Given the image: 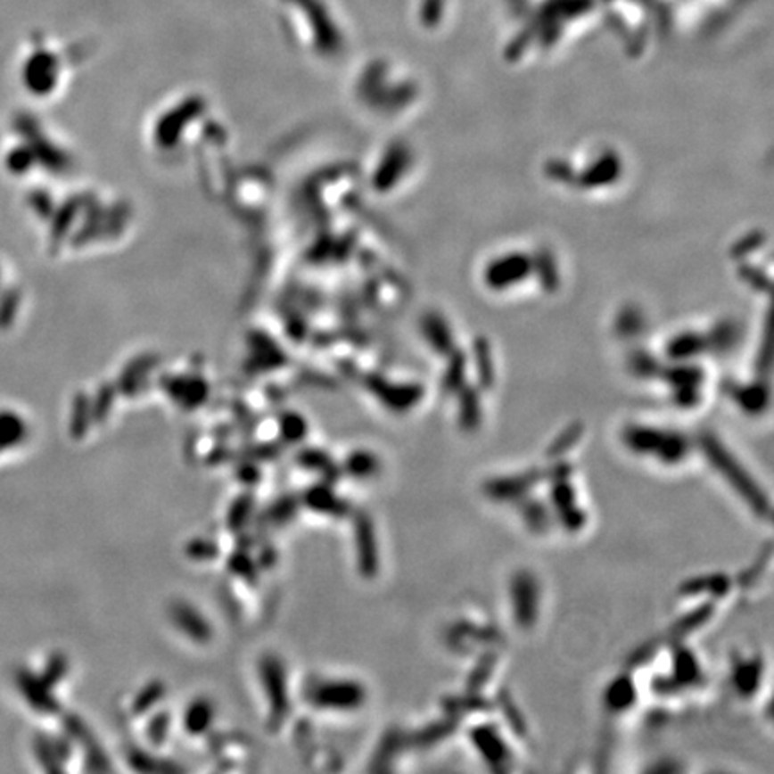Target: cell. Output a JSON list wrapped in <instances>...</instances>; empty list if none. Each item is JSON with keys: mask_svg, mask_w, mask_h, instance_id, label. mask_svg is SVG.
Wrapping results in <instances>:
<instances>
[{"mask_svg": "<svg viewBox=\"0 0 774 774\" xmlns=\"http://www.w3.org/2000/svg\"><path fill=\"white\" fill-rule=\"evenodd\" d=\"M770 552H772L770 543H767V545L763 547L762 554L756 557V561H754L747 570H744V572L738 575V583H740V587L745 589V587H753V585L756 583V580L760 579V575L763 573V570H765L769 559H770Z\"/></svg>", "mask_w": 774, "mask_h": 774, "instance_id": "8d00e7d4", "label": "cell"}, {"mask_svg": "<svg viewBox=\"0 0 774 774\" xmlns=\"http://www.w3.org/2000/svg\"><path fill=\"white\" fill-rule=\"evenodd\" d=\"M583 431H585V427H583V424H579V422H575V424H572V425H568L550 445H548V449H547V457L548 459H561L564 454H568L577 443H579V440H580V436H583Z\"/></svg>", "mask_w": 774, "mask_h": 774, "instance_id": "4316f807", "label": "cell"}, {"mask_svg": "<svg viewBox=\"0 0 774 774\" xmlns=\"http://www.w3.org/2000/svg\"><path fill=\"white\" fill-rule=\"evenodd\" d=\"M409 745L408 735L402 733L400 729H390L385 731L383 737L380 738L376 751L371 758V765L369 769L375 772H383L390 770L397 760V756Z\"/></svg>", "mask_w": 774, "mask_h": 774, "instance_id": "7c38bea8", "label": "cell"}, {"mask_svg": "<svg viewBox=\"0 0 774 774\" xmlns=\"http://www.w3.org/2000/svg\"><path fill=\"white\" fill-rule=\"evenodd\" d=\"M495 703H497L498 710L502 712V715H504L507 726L511 728V731H513L516 737H522V738H523V737L527 735V722H525V719H523L522 710H520L518 704L515 703V697L511 696V692H509L507 688H500V690L497 692Z\"/></svg>", "mask_w": 774, "mask_h": 774, "instance_id": "cb8c5ba5", "label": "cell"}, {"mask_svg": "<svg viewBox=\"0 0 774 774\" xmlns=\"http://www.w3.org/2000/svg\"><path fill=\"white\" fill-rule=\"evenodd\" d=\"M380 470L378 457L369 450H355L344 461L346 475L353 479H369Z\"/></svg>", "mask_w": 774, "mask_h": 774, "instance_id": "d4e9b609", "label": "cell"}, {"mask_svg": "<svg viewBox=\"0 0 774 774\" xmlns=\"http://www.w3.org/2000/svg\"><path fill=\"white\" fill-rule=\"evenodd\" d=\"M545 481V468H534L527 470L520 475H506V477H495L484 482L482 491L490 500L495 502H518L538 484Z\"/></svg>", "mask_w": 774, "mask_h": 774, "instance_id": "8992f818", "label": "cell"}, {"mask_svg": "<svg viewBox=\"0 0 774 774\" xmlns=\"http://www.w3.org/2000/svg\"><path fill=\"white\" fill-rule=\"evenodd\" d=\"M520 502V515L522 520L525 522V525L536 532V534H543L550 529L552 518H550V511L548 507L538 500V498H522Z\"/></svg>", "mask_w": 774, "mask_h": 774, "instance_id": "7402d4cb", "label": "cell"}, {"mask_svg": "<svg viewBox=\"0 0 774 774\" xmlns=\"http://www.w3.org/2000/svg\"><path fill=\"white\" fill-rule=\"evenodd\" d=\"M504 640V637L498 633V630L490 628V626H479L468 621H459L456 622L447 635V642L450 647H454L456 651L463 653V647L470 642L473 644H482V646H497Z\"/></svg>", "mask_w": 774, "mask_h": 774, "instance_id": "9c48e42d", "label": "cell"}, {"mask_svg": "<svg viewBox=\"0 0 774 774\" xmlns=\"http://www.w3.org/2000/svg\"><path fill=\"white\" fill-rule=\"evenodd\" d=\"M737 400L747 413H753V415L762 413L767 406V391L763 390L762 385L760 387L753 385V387H747V390H742L737 395Z\"/></svg>", "mask_w": 774, "mask_h": 774, "instance_id": "e575fe53", "label": "cell"}, {"mask_svg": "<svg viewBox=\"0 0 774 774\" xmlns=\"http://www.w3.org/2000/svg\"><path fill=\"white\" fill-rule=\"evenodd\" d=\"M441 708L447 715H454V717H461L465 713H475V712H488L493 708V703L490 699H486L484 696H481L479 692L473 690H466L465 694H456V696H449L441 701Z\"/></svg>", "mask_w": 774, "mask_h": 774, "instance_id": "ffe728a7", "label": "cell"}, {"mask_svg": "<svg viewBox=\"0 0 774 774\" xmlns=\"http://www.w3.org/2000/svg\"><path fill=\"white\" fill-rule=\"evenodd\" d=\"M699 447L704 452L710 465L724 477V481L742 497V500L760 518H769L770 504L762 488L744 470V466L728 452V449L710 432L699 436Z\"/></svg>", "mask_w": 774, "mask_h": 774, "instance_id": "6da1fadb", "label": "cell"}, {"mask_svg": "<svg viewBox=\"0 0 774 774\" xmlns=\"http://www.w3.org/2000/svg\"><path fill=\"white\" fill-rule=\"evenodd\" d=\"M671 678L678 685V688H688L694 685H699L703 681L701 665L696 658V655L687 647H676L674 658H672V674Z\"/></svg>", "mask_w": 774, "mask_h": 774, "instance_id": "5bb4252c", "label": "cell"}, {"mask_svg": "<svg viewBox=\"0 0 774 774\" xmlns=\"http://www.w3.org/2000/svg\"><path fill=\"white\" fill-rule=\"evenodd\" d=\"M214 713H216V708H214L212 701L200 697L196 701H192L188 704V708L185 710L183 726L190 735H202L210 728V724L214 720Z\"/></svg>", "mask_w": 774, "mask_h": 774, "instance_id": "44dd1931", "label": "cell"}, {"mask_svg": "<svg viewBox=\"0 0 774 774\" xmlns=\"http://www.w3.org/2000/svg\"><path fill=\"white\" fill-rule=\"evenodd\" d=\"M763 674V662L762 658H751V660H738L733 665L731 681L740 697H753L756 690L760 688Z\"/></svg>", "mask_w": 774, "mask_h": 774, "instance_id": "4fadbf2b", "label": "cell"}, {"mask_svg": "<svg viewBox=\"0 0 774 774\" xmlns=\"http://www.w3.org/2000/svg\"><path fill=\"white\" fill-rule=\"evenodd\" d=\"M278 449L276 447H273V445H262V447H257V449H253V450H250V459H253V461H259V459H271V457H275V456H278Z\"/></svg>", "mask_w": 774, "mask_h": 774, "instance_id": "ee69618b", "label": "cell"}, {"mask_svg": "<svg viewBox=\"0 0 774 774\" xmlns=\"http://www.w3.org/2000/svg\"><path fill=\"white\" fill-rule=\"evenodd\" d=\"M169 728H170V717H169V713H167V712H160V713H156V715L149 720V724H147V731H145L147 740H149L152 745L160 747V745L165 742L167 735H169Z\"/></svg>", "mask_w": 774, "mask_h": 774, "instance_id": "74e56055", "label": "cell"}, {"mask_svg": "<svg viewBox=\"0 0 774 774\" xmlns=\"http://www.w3.org/2000/svg\"><path fill=\"white\" fill-rule=\"evenodd\" d=\"M228 568L241 579L248 580V583H255L259 579V564L248 556L246 550L235 552L228 561Z\"/></svg>", "mask_w": 774, "mask_h": 774, "instance_id": "1f68e13d", "label": "cell"}, {"mask_svg": "<svg viewBox=\"0 0 774 774\" xmlns=\"http://www.w3.org/2000/svg\"><path fill=\"white\" fill-rule=\"evenodd\" d=\"M353 539L357 550V566L362 577L373 579L378 573L380 559H378V545L373 520L367 513L358 511L353 516Z\"/></svg>", "mask_w": 774, "mask_h": 774, "instance_id": "52a82bcc", "label": "cell"}, {"mask_svg": "<svg viewBox=\"0 0 774 774\" xmlns=\"http://www.w3.org/2000/svg\"><path fill=\"white\" fill-rule=\"evenodd\" d=\"M635 701H637V688L631 676L628 674L617 676L605 692V703L615 713L626 712L635 704Z\"/></svg>", "mask_w": 774, "mask_h": 774, "instance_id": "ac0fdd59", "label": "cell"}, {"mask_svg": "<svg viewBox=\"0 0 774 774\" xmlns=\"http://www.w3.org/2000/svg\"><path fill=\"white\" fill-rule=\"evenodd\" d=\"M497 658L498 656L493 651H486L479 656L477 663L473 665V669L470 671V674L466 678V690L479 692L491 679V674L497 667Z\"/></svg>", "mask_w": 774, "mask_h": 774, "instance_id": "484cf974", "label": "cell"}, {"mask_svg": "<svg viewBox=\"0 0 774 774\" xmlns=\"http://www.w3.org/2000/svg\"><path fill=\"white\" fill-rule=\"evenodd\" d=\"M298 506H300L298 498H294V497H284V498L276 500L268 509L266 516H268V520L273 525H284V523H287V522H291L294 518V515L298 511Z\"/></svg>", "mask_w": 774, "mask_h": 774, "instance_id": "d6a6232c", "label": "cell"}, {"mask_svg": "<svg viewBox=\"0 0 774 774\" xmlns=\"http://www.w3.org/2000/svg\"><path fill=\"white\" fill-rule=\"evenodd\" d=\"M280 432L285 443L296 445L307 436V424L298 415H285L280 422Z\"/></svg>", "mask_w": 774, "mask_h": 774, "instance_id": "d590c367", "label": "cell"}, {"mask_svg": "<svg viewBox=\"0 0 774 774\" xmlns=\"http://www.w3.org/2000/svg\"><path fill=\"white\" fill-rule=\"evenodd\" d=\"M482 420V413H481V404H479V397L475 391L466 390L461 397V409H459V424L463 427V431L466 432H473L479 429Z\"/></svg>", "mask_w": 774, "mask_h": 774, "instance_id": "83f0119b", "label": "cell"}, {"mask_svg": "<svg viewBox=\"0 0 774 774\" xmlns=\"http://www.w3.org/2000/svg\"><path fill=\"white\" fill-rule=\"evenodd\" d=\"M653 690L656 694H662V696H671V694L679 692L678 685L674 683V679L671 676H658V678H655L653 679Z\"/></svg>", "mask_w": 774, "mask_h": 774, "instance_id": "7bdbcfd3", "label": "cell"}, {"mask_svg": "<svg viewBox=\"0 0 774 774\" xmlns=\"http://www.w3.org/2000/svg\"><path fill=\"white\" fill-rule=\"evenodd\" d=\"M237 477L241 482L251 486V484H257L260 481V470L257 468L255 463H244L243 466H239Z\"/></svg>", "mask_w": 774, "mask_h": 774, "instance_id": "b9f144b4", "label": "cell"}, {"mask_svg": "<svg viewBox=\"0 0 774 774\" xmlns=\"http://www.w3.org/2000/svg\"><path fill=\"white\" fill-rule=\"evenodd\" d=\"M713 612H715V606L712 603H704V605L696 606L694 610H690L688 613H685L681 619L676 621V624L669 631V640L674 644L681 642L683 638L692 635L696 630L703 628L712 619Z\"/></svg>", "mask_w": 774, "mask_h": 774, "instance_id": "d6986e66", "label": "cell"}, {"mask_svg": "<svg viewBox=\"0 0 774 774\" xmlns=\"http://www.w3.org/2000/svg\"><path fill=\"white\" fill-rule=\"evenodd\" d=\"M509 597L513 619L522 630H531L539 615V585L529 570H520L511 577Z\"/></svg>", "mask_w": 774, "mask_h": 774, "instance_id": "5b68a950", "label": "cell"}, {"mask_svg": "<svg viewBox=\"0 0 774 774\" xmlns=\"http://www.w3.org/2000/svg\"><path fill=\"white\" fill-rule=\"evenodd\" d=\"M470 740L475 745L477 753L482 760L497 772H504L511 767L513 754L500 737L497 726L493 724H479L470 729Z\"/></svg>", "mask_w": 774, "mask_h": 774, "instance_id": "ba28073f", "label": "cell"}, {"mask_svg": "<svg viewBox=\"0 0 774 774\" xmlns=\"http://www.w3.org/2000/svg\"><path fill=\"white\" fill-rule=\"evenodd\" d=\"M622 440L631 452L640 456H655L665 465H678L685 461L692 450L687 436L644 425L628 427L622 434Z\"/></svg>", "mask_w": 774, "mask_h": 774, "instance_id": "7a4b0ae2", "label": "cell"}, {"mask_svg": "<svg viewBox=\"0 0 774 774\" xmlns=\"http://www.w3.org/2000/svg\"><path fill=\"white\" fill-rule=\"evenodd\" d=\"M731 590V579L724 573H712V575H696L687 580H683L679 592L683 596H701L708 594L712 597H724Z\"/></svg>", "mask_w": 774, "mask_h": 774, "instance_id": "2e32d148", "label": "cell"}, {"mask_svg": "<svg viewBox=\"0 0 774 774\" xmlns=\"http://www.w3.org/2000/svg\"><path fill=\"white\" fill-rule=\"evenodd\" d=\"M457 728H459V717L447 715L440 720H434V722L424 726L416 733L408 735V740H409V745L425 749V747H432V745L440 744L441 740L452 737L457 731Z\"/></svg>", "mask_w": 774, "mask_h": 774, "instance_id": "9a60e30c", "label": "cell"}, {"mask_svg": "<svg viewBox=\"0 0 774 774\" xmlns=\"http://www.w3.org/2000/svg\"><path fill=\"white\" fill-rule=\"evenodd\" d=\"M660 644H662L660 640H651V642L640 646V647H638V649L630 656V660H628V667H630V669H637V667H642V665L649 663V662L653 660V656L656 655L658 647H662Z\"/></svg>", "mask_w": 774, "mask_h": 774, "instance_id": "60d3db41", "label": "cell"}, {"mask_svg": "<svg viewBox=\"0 0 774 774\" xmlns=\"http://www.w3.org/2000/svg\"><path fill=\"white\" fill-rule=\"evenodd\" d=\"M69 729H70V735H72L76 740H79V742L83 744L85 751L88 753V769H90V770H111V765H110V762H108L106 753H104L103 747L95 742L94 735L85 728V724H83L79 719L70 717V720H69Z\"/></svg>", "mask_w": 774, "mask_h": 774, "instance_id": "e0dca14e", "label": "cell"}, {"mask_svg": "<svg viewBox=\"0 0 774 774\" xmlns=\"http://www.w3.org/2000/svg\"><path fill=\"white\" fill-rule=\"evenodd\" d=\"M557 515H559L561 525L566 531H570V532H577V531H580V529H583L587 525V513L583 509H580L577 504H573V506L559 511Z\"/></svg>", "mask_w": 774, "mask_h": 774, "instance_id": "ab89813d", "label": "cell"}, {"mask_svg": "<svg viewBox=\"0 0 774 774\" xmlns=\"http://www.w3.org/2000/svg\"><path fill=\"white\" fill-rule=\"evenodd\" d=\"M128 762L131 763V767L135 770H181V767H176L174 763H163V762H156V758H152L149 753L138 749V747H131L128 753Z\"/></svg>", "mask_w": 774, "mask_h": 774, "instance_id": "4dcf8cb0", "label": "cell"}, {"mask_svg": "<svg viewBox=\"0 0 774 774\" xmlns=\"http://www.w3.org/2000/svg\"><path fill=\"white\" fill-rule=\"evenodd\" d=\"M303 504L307 507H310L312 511L330 515L335 518H342L350 513V506L346 504V500L339 498L333 493L332 484H328V482L310 486L303 495Z\"/></svg>", "mask_w": 774, "mask_h": 774, "instance_id": "8fae6325", "label": "cell"}, {"mask_svg": "<svg viewBox=\"0 0 774 774\" xmlns=\"http://www.w3.org/2000/svg\"><path fill=\"white\" fill-rule=\"evenodd\" d=\"M186 554L196 561H210L219 554V547L212 539H194L188 543Z\"/></svg>", "mask_w": 774, "mask_h": 774, "instance_id": "f35d334b", "label": "cell"}, {"mask_svg": "<svg viewBox=\"0 0 774 774\" xmlns=\"http://www.w3.org/2000/svg\"><path fill=\"white\" fill-rule=\"evenodd\" d=\"M170 619L194 642L205 644L212 638V628L209 621L196 608H192L186 603H174L170 606Z\"/></svg>", "mask_w": 774, "mask_h": 774, "instance_id": "30bf717a", "label": "cell"}, {"mask_svg": "<svg viewBox=\"0 0 774 774\" xmlns=\"http://www.w3.org/2000/svg\"><path fill=\"white\" fill-rule=\"evenodd\" d=\"M550 502H552V506H554V509L557 513L575 504V490L572 488V484L568 482V479L552 481Z\"/></svg>", "mask_w": 774, "mask_h": 774, "instance_id": "836d02e7", "label": "cell"}, {"mask_svg": "<svg viewBox=\"0 0 774 774\" xmlns=\"http://www.w3.org/2000/svg\"><path fill=\"white\" fill-rule=\"evenodd\" d=\"M298 465H301L307 470L312 472H319L326 477V481L335 482L341 477L339 468L335 466V463L332 461V457H328V454H325L323 450L317 449H303L298 456Z\"/></svg>", "mask_w": 774, "mask_h": 774, "instance_id": "603a6c76", "label": "cell"}, {"mask_svg": "<svg viewBox=\"0 0 774 774\" xmlns=\"http://www.w3.org/2000/svg\"><path fill=\"white\" fill-rule=\"evenodd\" d=\"M260 678L269 701V728L278 729L291 713L287 674L278 656L268 655L260 660Z\"/></svg>", "mask_w": 774, "mask_h": 774, "instance_id": "277c9868", "label": "cell"}, {"mask_svg": "<svg viewBox=\"0 0 774 774\" xmlns=\"http://www.w3.org/2000/svg\"><path fill=\"white\" fill-rule=\"evenodd\" d=\"M253 506H255V498L251 495L239 497L228 511V527L232 531L239 532L250 522L251 513H253Z\"/></svg>", "mask_w": 774, "mask_h": 774, "instance_id": "f546056e", "label": "cell"}, {"mask_svg": "<svg viewBox=\"0 0 774 774\" xmlns=\"http://www.w3.org/2000/svg\"><path fill=\"white\" fill-rule=\"evenodd\" d=\"M305 697L323 710H357L366 701V688L353 679H314L307 685Z\"/></svg>", "mask_w": 774, "mask_h": 774, "instance_id": "3957f363", "label": "cell"}, {"mask_svg": "<svg viewBox=\"0 0 774 774\" xmlns=\"http://www.w3.org/2000/svg\"><path fill=\"white\" fill-rule=\"evenodd\" d=\"M163 696H165V685L161 681L149 683L147 687H144L136 694V697L133 701V708H131L133 713L142 715V713L149 712L156 703H160L163 699Z\"/></svg>", "mask_w": 774, "mask_h": 774, "instance_id": "f1b7e54d", "label": "cell"}]
</instances>
